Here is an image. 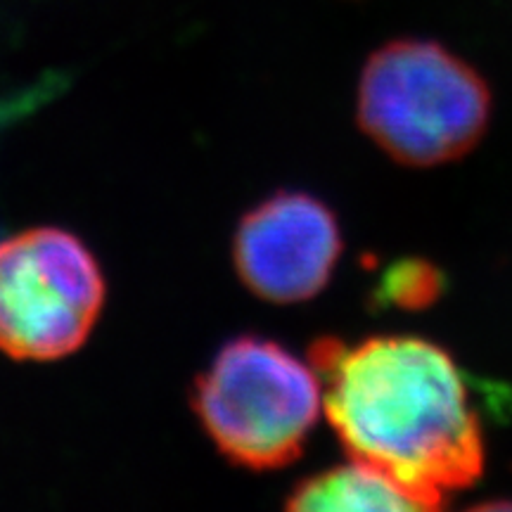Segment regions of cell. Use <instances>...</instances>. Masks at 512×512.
I'll return each instance as SVG.
<instances>
[{
  "label": "cell",
  "mask_w": 512,
  "mask_h": 512,
  "mask_svg": "<svg viewBox=\"0 0 512 512\" xmlns=\"http://www.w3.org/2000/svg\"><path fill=\"white\" fill-rule=\"evenodd\" d=\"M311 368L349 458L373 465L437 510L484 472V439L465 380L446 349L413 335H375L356 347L318 339Z\"/></svg>",
  "instance_id": "obj_1"
},
{
  "label": "cell",
  "mask_w": 512,
  "mask_h": 512,
  "mask_svg": "<svg viewBox=\"0 0 512 512\" xmlns=\"http://www.w3.org/2000/svg\"><path fill=\"white\" fill-rule=\"evenodd\" d=\"M358 124L406 166L456 162L484 138L491 91L472 64L434 41L399 38L368 57Z\"/></svg>",
  "instance_id": "obj_2"
},
{
  "label": "cell",
  "mask_w": 512,
  "mask_h": 512,
  "mask_svg": "<svg viewBox=\"0 0 512 512\" xmlns=\"http://www.w3.org/2000/svg\"><path fill=\"white\" fill-rule=\"evenodd\" d=\"M190 403L230 463L278 470L302 456L320 418L323 387L316 370L283 344L242 335L216 351Z\"/></svg>",
  "instance_id": "obj_3"
},
{
  "label": "cell",
  "mask_w": 512,
  "mask_h": 512,
  "mask_svg": "<svg viewBox=\"0 0 512 512\" xmlns=\"http://www.w3.org/2000/svg\"><path fill=\"white\" fill-rule=\"evenodd\" d=\"M105 304L91 249L60 228H31L0 242V351L19 361L74 354Z\"/></svg>",
  "instance_id": "obj_4"
},
{
  "label": "cell",
  "mask_w": 512,
  "mask_h": 512,
  "mask_svg": "<svg viewBox=\"0 0 512 512\" xmlns=\"http://www.w3.org/2000/svg\"><path fill=\"white\" fill-rule=\"evenodd\" d=\"M339 254L335 214L309 192H275L242 216L233 238L242 283L273 304L316 297L330 283Z\"/></svg>",
  "instance_id": "obj_5"
},
{
  "label": "cell",
  "mask_w": 512,
  "mask_h": 512,
  "mask_svg": "<svg viewBox=\"0 0 512 512\" xmlns=\"http://www.w3.org/2000/svg\"><path fill=\"white\" fill-rule=\"evenodd\" d=\"M287 510H422L394 479L373 465L351 458L302 479L285 501Z\"/></svg>",
  "instance_id": "obj_6"
},
{
  "label": "cell",
  "mask_w": 512,
  "mask_h": 512,
  "mask_svg": "<svg viewBox=\"0 0 512 512\" xmlns=\"http://www.w3.org/2000/svg\"><path fill=\"white\" fill-rule=\"evenodd\" d=\"M444 290V275L430 261L403 259L382 275L377 302L396 309L420 311L432 306Z\"/></svg>",
  "instance_id": "obj_7"
}]
</instances>
